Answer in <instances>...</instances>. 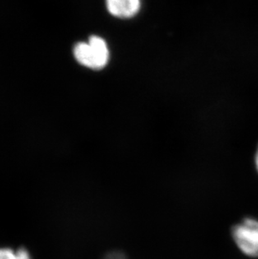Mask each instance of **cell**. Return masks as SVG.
Wrapping results in <instances>:
<instances>
[{
    "label": "cell",
    "instance_id": "obj_5",
    "mask_svg": "<svg viewBox=\"0 0 258 259\" xmlns=\"http://www.w3.org/2000/svg\"><path fill=\"white\" fill-rule=\"evenodd\" d=\"M254 163H255V167H256V171H257L258 173V146L257 148H256L255 158H254Z\"/></svg>",
    "mask_w": 258,
    "mask_h": 259
},
{
    "label": "cell",
    "instance_id": "obj_2",
    "mask_svg": "<svg viewBox=\"0 0 258 259\" xmlns=\"http://www.w3.org/2000/svg\"><path fill=\"white\" fill-rule=\"evenodd\" d=\"M232 237L236 247L247 257H258V220L256 218H244L233 226Z\"/></svg>",
    "mask_w": 258,
    "mask_h": 259
},
{
    "label": "cell",
    "instance_id": "obj_3",
    "mask_svg": "<svg viewBox=\"0 0 258 259\" xmlns=\"http://www.w3.org/2000/svg\"><path fill=\"white\" fill-rule=\"evenodd\" d=\"M106 6L111 15L120 19H129L139 13L141 0H106Z\"/></svg>",
    "mask_w": 258,
    "mask_h": 259
},
{
    "label": "cell",
    "instance_id": "obj_1",
    "mask_svg": "<svg viewBox=\"0 0 258 259\" xmlns=\"http://www.w3.org/2000/svg\"><path fill=\"white\" fill-rule=\"evenodd\" d=\"M73 54L81 66L93 70L104 68L110 59L107 42L98 35H92L88 42L77 43L74 47Z\"/></svg>",
    "mask_w": 258,
    "mask_h": 259
},
{
    "label": "cell",
    "instance_id": "obj_4",
    "mask_svg": "<svg viewBox=\"0 0 258 259\" xmlns=\"http://www.w3.org/2000/svg\"><path fill=\"white\" fill-rule=\"evenodd\" d=\"M0 259H30V257L25 249L14 252L10 248H0Z\"/></svg>",
    "mask_w": 258,
    "mask_h": 259
}]
</instances>
